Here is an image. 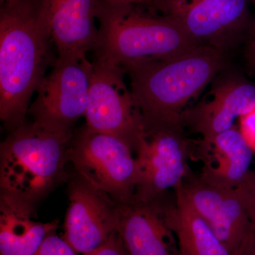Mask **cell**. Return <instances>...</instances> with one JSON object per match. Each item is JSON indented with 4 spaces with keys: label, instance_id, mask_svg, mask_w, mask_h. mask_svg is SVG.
Here are the masks:
<instances>
[{
    "label": "cell",
    "instance_id": "cell-17",
    "mask_svg": "<svg viewBox=\"0 0 255 255\" xmlns=\"http://www.w3.org/2000/svg\"><path fill=\"white\" fill-rule=\"evenodd\" d=\"M36 207L0 194V255H33L58 221L43 223L34 219Z\"/></svg>",
    "mask_w": 255,
    "mask_h": 255
},
{
    "label": "cell",
    "instance_id": "cell-24",
    "mask_svg": "<svg viewBox=\"0 0 255 255\" xmlns=\"http://www.w3.org/2000/svg\"><path fill=\"white\" fill-rule=\"evenodd\" d=\"M253 53H254V55L255 56V43H253Z\"/></svg>",
    "mask_w": 255,
    "mask_h": 255
},
{
    "label": "cell",
    "instance_id": "cell-23",
    "mask_svg": "<svg viewBox=\"0 0 255 255\" xmlns=\"http://www.w3.org/2000/svg\"><path fill=\"white\" fill-rule=\"evenodd\" d=\"M18 0H0L1 4H11V3L16 2Z\"/></svg>",
    "mask_w": 255,
    "mask_h": 255
},
{
    "label": "cell",
    "instance_id": "cell-19",
    "mask_svg": "<svg viewBox=\"0 0 255 255\" xmlns=\"http://www.w3.org/2000/svg\"><path fill=\"white\" fill-rule=\"evenodd\" d=\"M236 189L239 190L244 201L255 236V169H251L246 180Z\"/></svg>",
    "mask_w": 255,
    "mask_h": 255
},
{
    "label": "cell",
    "instance_id": "cell-9",
    "mask_svg": "<svg viewBox=\"0 0 255 255\" xmlns=\"http://www.w3.org/2000/svg\"><path fill=\"white\" fill-rule=\"evenodd\" d=\"M191 140L182 127L145 134L135 152L138 180L135 202L150 204L167 189H175L190 174Z\"/></svg>",
    "mask_w": 255,
    "mask_h": 255
},
{
    "label": "cell",
    "instance_id": "cell-4",
    "mask_svg": "<svg viewBox=\"0 0 255 255\" xmlns=\"http://www.w3.org/2000/svg\"><path fill=\"white\" fill-rule=\"evenodd\" d=\"M74 131L48 130L25 122L0 145V194L36 207L68 181L66 164Z\"/></svg>",
    "mask_w": 255,
    "mask_h": 255
},
{
    "label": "cell",
    "instance_id": "cell-2",
    "mask_svg": "<svg viewBox=\"0 0 255 255\" xmlns=\"http://www.w3.org/2000/svg\"><path fill=\"white\" fill-rule=\"evenodd\" d=\"M228 62V53L199 46L167 59L122 63L145 135L164 128L184 127L182 116L189 102L214 81Z\"/></svg>",
    "mask_w": 255,
    "mask_h": 255
},
{
    "label": "cell",
    "instance_id": "cell-5",
    "mask_svg": "<svg viewBox=\"0 0 255 255\" xmlns=\"http://www.w3.org/2000/svg\"><path fill=\"white\" fill-rule=\"evenodd\" d=\"M134 151L122 139L91 131L74 132L69 162L78 174L119 204L135 202L138 171Z\"/></svg>",
    "mask_w": 255,
    "mask_h": 255
},
{
    "label": "cell",
    "instance_id": "cell-11",
    "mask_svg": "<svg viewBox=\"0 0 255 255\" xmlns=\"http://www.w3.org/2000/svg\"><path fill=\"white\" fill-rule=\"evenodd\" d=\"M68 194L63 238L78 254L87 255L118 232L120 204L79 174Z\"/></svg>",
    "mask_w": 255,
    "mask_h": 255
},
{
    "label": "cell",
    "instance_id": "cell-25",
    "mask_svg": "<svg viewBox=\"0 0 255 255\" xmlns=\"http://www.w3.org/2000/svg\"><path fill=\"white\" fill-rule=\"evenodd\" d=\"M253 1H254V2L255 3V0H253ZM253 43H255V38L254 41H253Z\"/></svg>",
    "mask_w": 255,
    "mask_h": 255
},
{
    "label": "cell",
    "instance_id": "cell-21",
    "mask_svg": "<svg viewBox=\"0 0 255 255\" xmlns=\"http://www.w3.org/2000/svg\"><path fill=\"white\" fill-rule=\"evenodd\" d=\"M240 119H241L240 130L254 150H255V107L251 112L243 116Z\"/></svg>",
    "mask_w": 255,
    "mask_h": 255
},
{
    "label": "cell",
    "instance_id": "cell-22",
    "mask_svg": "<svg viewBox=\"0 0 255 255\" xmlns=\"http://www.w3.org/2000/svg\"><path fill=\"white\" fill-rule=\"evenodd\" d=\"M112 2L122 3V4L137 5V6H145L152 9L154 0H105Z\"/></svg>",
    "mask_w": 255,
    "mask_h": 255
},
{
    "label": "cell",
    "instance_id": "cell-1",
    "mask_svg": "<svg viewBox=\"0 0 255 255\" xmlns=\"http://www.w3.org/2000/svg\"><path fill=\"white\" fill-rule=\"evenodd\" d=\"M46 0L0 6V119L11 132L26 122L31 97L58 57Z\"/></svg>",
    "mask_w": 255,
    "mask_h": 255
},
{
    "label": "cell",
    "instance_id": "cell-8",
    "mask_svg": "<svg viewBox=\"0 0 255 255\" xmlns=\"http://www.w3.org/2000/svg\"><path fill=\"white\" fill-rule=\"evenodd\" d=\"M92 63L58 58L37 89L28 115L33 122L53 131H73L86 113Z\"/></svg>",
    "mask_w": 255,
    "mask_h": 255
},
{
    "label": "cell",
    "instance_id": "cell-6",
    "mask_svg": "<svg viewBox=\"0 0 255 255\" xmlns=\"http://www.w3.org/2000/svg\"><path fill=\"white\" fill-rule=\"evenodd\" d=\"M126 76L121 65L92 62L85 127L122 139L135 153L145 130Z\"/></svg>",
    "mask_w": 255,
    "mask_h": 255
},
{
    "label": "cell",
    "instance_id": "cell-15",
    "mask_svg": "<svg viewBox=\"0 0 255 255\" xmlns=\"http://www.w3.org/2000/svg\"><path fill=\"white\" fill-rule=\"evenodd\" d=\"M118 233L130 255H180L174 233L153 203L120 204Z\"/></svg>",
    "mask_w": 255,
    "mask_h": 255
},
{
    "label": "cell",
    "instance_id": "cell-13",
    "mask_svg": "<svg viewBox=\"0 0 255 255\" xmlns=\"http://www.w3.org/2000/svg\"><path fill=\"white\" fill-rule=\"evenodd\" d=\"M50 31L58 58L84 59L93 51L99 36L100 0H46Z\"/></svg>",
    "mask_w": 255,
    "mask_h": 255
},
{
    "label": "cell",
    "instance_id": "cell-10",
    "mask_svg": "<svg viewBox=\"0 0 255 255\" xmlns=\"http://www.w3.org/2000/svg\"><path fill=\"white\" fill-rule=\"evenodd\" d=\"M196 212L231 255H255V236L238 189H225L189 174L181 184Z\"/></svg>",
    "mask_w": 255,
    "mask_h": 255
},
{
    "label": "cell",
    "instance_id": "cell-20",
    "mask_svg": "<svg viewBox=\"0 0 255 255\" xmlns=\"http://www.w3.org/2000/svg\"><path fill=\"white\" fill-rule=\"evenodd\" d=\"M85 255H130L124 246L119 233H114L105 244Z\"/></svg>",
    "mask_w": 255,
    "mask_h": 255
},
{
    "label": "cell",
    "instance_id": "cell-14",
    "mask_svg": "<svg viewBox=\"0 0 255 255\" xmlns=\"http://www.w3.org/2000/svg\"><path fill=\"white\" fill-rule=\"evenodd\" d=\"M198 149L204 162L199 178L211 185L236 189L251 171L253 148L236 126L210 140H201Z\"/></svg>",
    "mask_w": 255,
    "mask_h": 255
},
{
    "label": "cell",
    "instance_id": "cell-7",
    "mask_svg": "<svg viewBox=\"0 0 255 255\" xmlns=\"http://www.w3.org/2000/svg\"><path fill=\"white\" fill-rule=\"evenodd\" d=\"M250 0H154L152 9L176 21L199 46L234 49L250 26Z\"/></svg>",
    "mask_w": 255,
    "mask_h": 255
},
{
    "label": "cell",
    "instance_id": "cell-16",
    "mask_svg": "<svg viewBox=\"0 0 255 255\" xmlns=\"http://www.w3.org/2000/svg\"><path fill=\"white\" fill-rule=\"evenodd\" d=\"M181 184L174 189L175 199L172 204H164L160 198L152 202L174 233L179 255H231L205 220L191 205Z\"/></svg>",
    "mask_w": 255,
    "mask_h": 255
},
{
    "label": "cell",
    "instance_id": "cell-3",
    "mask_svg": "<svg viewBox=\"0 0 255 255\" xmlns=\"http://www.w3.org/2000/svg\"><path fill=\"white\" fill-rule=\"evenodd\" d=\"M97 21V61L167 59L199 46L172 18L145 6L100 0Z\"/></svg>",
    "mask_w": 255,
    "mask_h": 255
},
{
    "label": "cell",
    "instance_id": "cell-18",
    "mask_svg": "<svg viewBox=\"0 0 255 255\" xmlns=\"http://www.w3.org/2000/svg\"><path fill=\"white\" fill-rule=\"evenodd\" d=\"M72 247L64 238L57 236L55 232L50 233L43 241L41 246L33 255H77Z\"/></svg>",
    "mask_w": 255,
    "mask_h": 255
},
{
    "label": "cell",
    "instance_id": "cell-12",
    "mask_svg": "<svg viewBox=\"0 0 255 255\" xmlns=\"http://www.w3.org/2000/svg\"><path fill=\"white\" fill-rule=\"evenodd\" d=\"M219 76V75H218ZM216 77L208 97L183 112L184 128L208 140L235 127L255 107V85L236 75Z\"/></svg>",
    "mask_w": 255,
    "mask_h": 255
}]
</instances>
